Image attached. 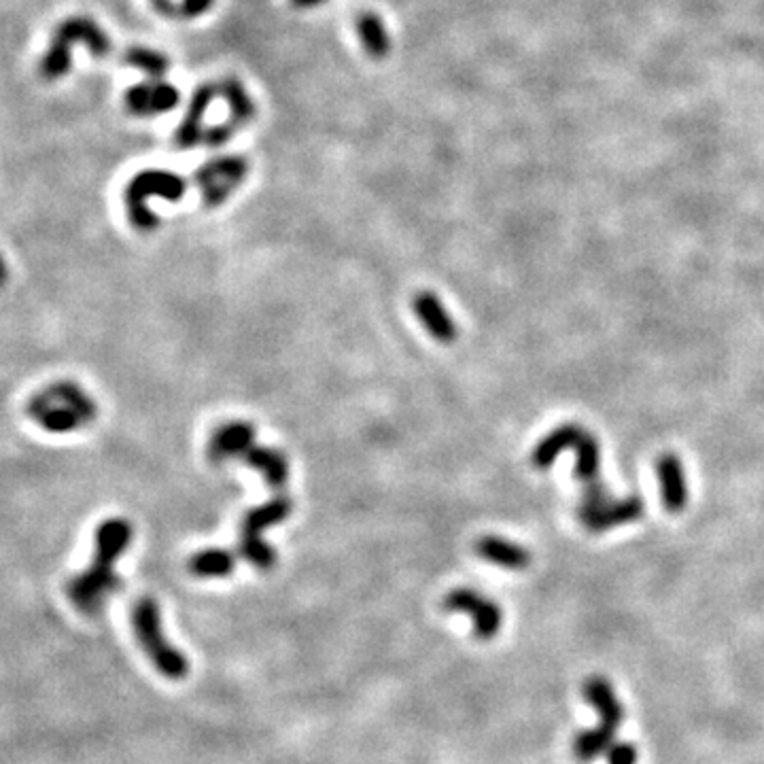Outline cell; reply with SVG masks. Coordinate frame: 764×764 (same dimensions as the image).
Here are the masks:
<instances>
[{
    "mask_svg": "<svg viewBox=\"0 0 764 764\" xmlns=\"http://www.w3.org/2000/svg\"><path fill=\"white\" fill-rule=\"evenodd\" d=\"M7 278H9V268H7V262H4L3 253H0V287L7 283Z\"/></svg>",
    "mask_w": 764,
    "mask_h": 764,
    "instance_id": "obj_27",
    "label": "cell"
},
{
    "mask_svg": "<svg viewBox=\"0 0 764 764\" xmlns=\"http://www.w3.org/2000/svg\"><path fill=\"white\" fill-rule=\"evenodd\" d=\"M444 609L448 614H465L473 622V637L490 642L499 635L503 625L501 607L482 592L472 589H454L444 597Z\"/></svg>",
    "mask_w": 764,
    "mask_h": 764,
    "instance_id": "obj_8",
    "label": "cell"
},
{
    "mask_svg": "<svg viewBox=\"0 0 764 764\" xmlns=\"http://www.w3.org/2000/svg\"><path fill=\"white\" fill-rule=\"evenodd\" d=\"M414 312H417L418 321L423 323V328L429 331V336L434 337L440 345H453L457 340L459 329L454 325L453 317L448 315V310L444 308L442 300L431 292H420L412 301Z\"/></svg>",
    "mask_w": 764,
    "mask_h": 764,
    "instance_id": "obj_14",
    "label": "cell"
},
{
    "mask_svg": "<svg viewBox=\"0 0 764 764\" xmlns=\"http://www.w3.org/2000/svg\"><path fill=\"white\" fill-rule=\"evenodd\" d=\"M26 414L47 434H73L98 418V406L76 382L58 381L31 395Z\"/></svg>",
    "mask_w": 764,
    "mask_h": 764,
    "instance_id": "obj_2",
    "label": "cell"
},
{
    "mask_svg": "<svg viewBox=\"0 0 764 764\" xmlns=\"http://www.w3.org/2000/svg\"><path fill=\"white\" fill-rule=\"evenodd\" d=\"M132 542V525L126 518H106L98 525L94 535V559L85 571L67 584V597L85 616H96L109 597L121 589L115 573V562Z\"/></svg>",
    "mask_w": 764,
    "mask_h": 764,
    "instance_id": "obj_1",
    "label": "cell"
},
{
    "mask_svg": "<svg viewBox=\"0 0 764 764\" xmlns=\"http://www.w3.org/2000/svg\"><path fill=\"white\" fill-rule=\"evenodd\" d=\"M476 554L490 565L503 567V570L520 571L531 565V553L517 542H509L506 537L484 535L476 542Z\"/></svg>",
    "mask_w": 764,
    "mask_h": 764,
    "instance_id": "obj_16",
    "label": "cell"
},
{
    "mask_svg": "<svg viewBox=\"0 0 764 764\" xmlns=\"http://www.w3.org/2000/svg\"><path fill=\"white\" fill-rule=\"evenodd\" d=\"M616 733H618V728L606 726V724H599L597 728H589V731L578 733L571 743L573 758H576L580 764H589L592 760H597V758L606 754L609 745L616 742Z\"/></svg>",
    "mask_w": 764,
    "mask_h": 764,
    "instance_id": "obj_20",
    "label": "cell"
},
{
    "mask_svg": "<svg viewBox=\"0 0 764 764\" xmlns=\"http://www.w3.org/2000/svg\"><path fill=\"white\" fill-rule=\"evenodd\" d=\"M132 629L134 635L139 639L143 652L149 656L151 665L157 669L164 678L179 679L185 678L189 673V661L187 656L176 650L173 643L168 642L162 629V614H159V606L153 597H140L132 607Z\"/></svg>",
    "mask_w": 764,
    "mask_h": 764,
    "instance_id": "obj_3",
    "label": "cell"
},
{
    "mask_svg": "<svg viewBox=\"0 0 764 764\" xmlns=\"http://www.w3.org/2000/svg\"><path fill=\"white\" fill-rule=\"evenodd\" d=\"M571 450L576 453V478L584 487H592V484H599V470H601V448L597 437L586 431L584 427L576 429L573 436Z\"/></svg>",
    "mask_w": 764,
    "mask_h": 764,
    "instance_id": "obj_18",
    "label": "cell"
},
{
    "mask_svg": "<svg viewBox=\"0 0 764 764\" xmlns=\"http://www.w3.org/2000/svg\"><path fill=\"white\" fill-rule=\"evenodd\" d=\"M325 0H293V4L295 7H300V9H312V7H319V4H323Z\"/></svg>",
    "mask_w": 764,
    "mask_h": 764,
    "instance_id": "obj_26",
    "label": "cell"
},
{
    "mask_svg": "<svg viewBox=\"0 0 764 764\" xmlns=\"http://www.w3.org/2000/svg\"><path fill=\"white\" fill-rule=\"evenodd\" d=\"M176 104H179V90L162 79L139 83L126 92V106L139 117L168 112L176 109Z\"/></svg>",
    "mask_w": 764,
    "mask_h": 764,
    "instance_id": "obj_11",
    "label": "cell"
},
{
    "mask_svg": "<svg viewBox=\"0 0 764 764\" xmlns=\"http://www.w3.org/2000/svg\"><path fill=\"white\" fill-rule=\"evenodd\" d=\"M293 503L285 495H276L274 499L262 503V506L248 509L240 523V542L238 550L242 559L251 562L257 570L268 571L276 565V553L264 542L262 533L272 525L283 523L292 517Z\"/></svg>",
    "mask_w": 764,
    "mask_h": 764,
    "instance_id": "obj_6",
    "label": "cell"
},
{
    "mask_svg": "<svg viewBox=\"0 0 764 764\" xmlns=\"http://www.w3.org/2000/svg\"><path fill=\"white\" fill-rule=\"evenodd\" d=\"M247 173L248 164L240 156H221L200 166L195 170V183H198L204 206L209 209L221 206L240 187Z\"/></svg>",
    "mask_w": 764,
    "mask_h": 764,
    "instance_id": "obj_7",
    "label": "cell"
},
{
    "mask_svg": "<svg viewBox=\"0 0 764 764\" xmlns=\"http://www.w3.org/2000/svg\"><path fill=\"white\" fill-rule=\"evenodd\" d=\"M643 517V501L639 495L625 497V499L601 501H580L578 518L590 533H606L620 525L635 523Z\"/></svg>",
    "mask_w": 764,
    "mask_h": 764,
    "instance_id": "obj_9",
    "label": "cell"
},
{
    "mask_svg": "<svg viewBox=\"0 0 764 764\" xmlns=\"http://www.w3.org/2000/svg\"><path fill=\"white\" fill-rule=\"evenodd\" d=\"M656 476H659L661 499L665 503L667 512H684L686 503H688V482H686L682 459L675 453H662L656 459Z\"/></svg>",
    "mask_w": 764,
    "mask_h": 764,
    "instance_id": "obj_12",
    "label": "cell"
},
{
    "mask_svg": "<svg viewBox=\"0 0 764 764\" xmlns=\"http://www.w3.org/2000/svg\"><path fill=\"white\" fill-rule=\"evenodd\" d=\"M219 96H223L228 103V121L219 123L215 128H209L204 132L202 145L206 147H221L228 143L229 139L236 134V130L245 128L247 123L253 121L255 117V103L248 98V94L238 79H225L217 85Z\"/></svg>",
    "mask_w": 764,
    "mask_h": 764,
    "instance_id": "obj_10",
    "label": "cell"
},
{
    "mask_svg": "<svg viewBox=\"0 0 764 764\" xmlns=\"http://www.w3.org/2000/svg\"><path fill=\"white\" fill-rule=\"evenodd\" d=\"M187 567L195 578H228L234 571L236 559L228 550L209 548L193 554Z\"/></svg>",
    "mask_w": 764,
    "mask_h": 764,
    "instance_id": "obj_22",
    "label": "cell"
},
{
    "mask_svg": "<svg viewBox=\"0 0 764 764\" xmlns=\"http://www.w3.org/2000/svg\"><path fill=\"white\" fill-rule=\"evenodd\" d=\"M607 764H637V748L629 742H614L606 751Z\"/></svg>",
    "mask_w": 764,
    "mask_h": 764,
    "instance_id": "obj_24",
    "label": "cell"
},
{
    "mask_svg": "<svg viewBox=\"0 0 764 764\" xmlns=\"http://www.w3.org/2000/svg\"><path fill=\"white\" fill-rule=\"evenodd\" d=\"M584 698L586 703L599 714L601 724L618 728L625 720V707H622L618 697H616L614 686L607 682L603 675H590L584 682Z\"/></svg>",
    "mask_w": 764,
    "mask_h": 764,
    "instance_id": "obj_17",
    "label": "cell"
},
{
    "mask_svg": "<svg viewBox=\"0 0 764 764\" xmlns=\"http://www.w3.org/2000/svg\"><path fill=\"white\" fill-rule=\"evenodd\" d=\"M357 32L361 43H364V49L370 58H374V60H382V58H387V53L391 49V40L387 34V28H384V23L381 17L376 13H370V11H365V13H361L357 17Z\"/></svg>",
    "mask_w": 764,
    "mask_h": 764,
    "instance_id": "obj_21",
    "label": "cell"
},
{
    "mask_svg": "<svg viewBox=\"0 0 764 764\" xmlns=\"http://www.w3.org/2000/svg\"><path fill=\"white\" fill-rule=\"evenodd\" d=\"M75 43H85L94 58H106L111 53V40L104 31L90 17H70L53 34L49 51L40 62L45 79H60L70 68V49Z\"/></svg>",
    "mask_w": 764,
    "mask_h": 764,
    "instance_id": "obj_5",
    "label": "cell"
},
{
    "mask_svg": "<svg viewBox=\"0 0 764 764\" xmlns=\"http://www.w3.org/2000/svg\"><path fill=\"white\" fill-rule=\"evenodd\" d=\"M240 461H245L247 465H251V467H255V470L262 472L265 482H268L270 487L283 489L287 484L289 463H287L285 454L278 453L276 448L257 446V444H253V446L248 448L245 454H242Z\"/></svg>",
    "mask_w": 764,
    "mask_h": 764,
    "instance_id": "obj_19",
    "label": "cell"
},
{
    "mask_svg": "<svg viewBox=\"0 0 764 764\" xmlns=\"http://www.w3.org/2000/svg\"><path fill=\"white\" fill-rule=\"evenodd\" d=\"M185 189L187 183L183 181V176L170 173V170L147 168L143 173L132 176V181H130L126 187V193H123L130 223H132L136 229H140V232H151V229H156L159 225L157 215L147 206V200H181Z\"/></svg>",
    "mask_w": 764,
    "mask_h": 764,
    "instance_id": "obj_4",
    "label": "cell"
},
{
    "mask_svg": "<svg viewBox=\"0 0 764 764\" xmlns=\"http://www.w3.org/2000/svg\"><path fill=\"white\" fill-rule=\"evenodd\" d=\"M212 3L215 0H181L179 4V15L187 17V20H192V17H198L206 13L212 7Z\"/></svg>",
    "mask_w": 764,
    "mask_h": 764,
    "instance_id": "obj_25",
    "label": "cell"
},
{
    "mask_svg": "<svg viewBox=\"0 0 764 764\" xmlns=\"http://www.w3.org/2000/svg\"><path fill=\"white\" fill-rule=\"evenodd\" d=\"M219 94V90L215 85H211V83H206V85H200L198 90H195L192 103H189V109L185 112V117H183L179 130H176V145L181 147V149H192V147L200 145L204 139L206 128L202 126L206 111H209V106L215 96Z\"/></svg>",
    "mask_w": 764,
    "mask_h": 764,
    "instance_id": "obj_15",
    "label": "cell"
},
{
    "mask_svg": "<svg viewBox=\"0 0 764 764\" xmlns=\"http://www.w3.org/2000/svg\"><path fill=\"white\" fill-rule=\"evenodd\" d=\"M123 60H126L130 67L143 70L151 79H162V76L168 73V58L159 51L147 49V47H132V49L126 51Z\"/></svg>",
    "mask_w": 764,
    "mask_h": 764,
    "instance_id": "obj_23",
    "label": "cell"
},
{
    "mask_svg": "<svg viewBox=\"0 0 764 764\" xmlns=\"http://www.w3.org/2000/svg\"><path fill=\"white\" fill-rule=\"evenodd\" d=\"M255 442V427L247 420H232V423H225L221 427L215 429V434L211 436L209 448V459L212 463H223V461H238Z\"/></svg>",
    "mask_w": 764,
    "mask_h": 764,
    "instance_id": "obj_13",
    "label": "cell"
}]
</instances>
